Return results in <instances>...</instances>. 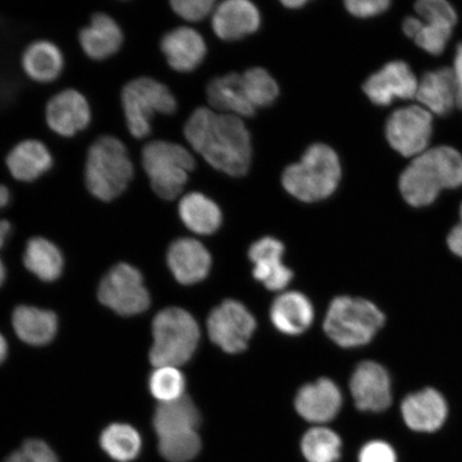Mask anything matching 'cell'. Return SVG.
<instances>
[{
    "instance_id": "cell-47",
    "label": "cell",
    "mask_w": 462,
    "mask_h": 462,
    "mask_svg": "<svg viewBox=\"0 0 462 462\" xmlns=\"http://www.w3.org/2000/svg\"><path fill=\"white\" fill-rule=\"evenodd\" d=\"M306 3H308L306 0H284V2H282L289 9L301 8Z\"/></svg>"
},
{
    "instance_id": "cell-15",
    "label": "cell",
    "mask_w": 462,
    "mask_h": 462,
    "mask_svg": "<svg viewBox=\"0 0 462 462\" xmlns=\"http://www.w3.org/2000/svg\"><path fill=\"white\" fill-rule=\"evenodd\" d=\"M79 44L83 53L94 61H104L117 55L125 43V32L112 15L95 14L88 24L79 32Z\"/></svg>"
},
{
    "instance_id": "cell-9",
    "label": "cell",
    "mask_w": 462,
    "mask_h": 462,
    "mask_svg": "<svg viewBox=\"0 0 462 462\" xmlns=\"http://www.w3.org/2000/svg\"><path fill=\"white\" fill-rule=\"evenodd\" d=\"M97 297L103 305L121 316L142 314L152 301L142 273L128 263L115 265L104 276Z\"/></svg>"
},
{
    "instance_id": "cell-25",
    "label": "cell",
    "mask_w": 462,
    "mask_h": 462,
    "mask_svg": "<svg viewBox=\"0 0 462 462\" xmlns=\"http://www.w3.org/2000/svg\"><path fill=\"white\" fill-rule=\"evenodd\" d=\"M417 99L439 116H444L457 106V85L453 69L442 68L426 73L419 83Z\"/></svg>"
},
{
    "instance_id": "cell-44",
    "label": "cell",
    "mask_w": 462,
    "mask_h": 462,
    "mask_svg": "<svg viewBox=\"0 0 462 462\" xmlns=\"http://www.w3.org/2000/svg\"><path fill=\"white\" fill-rule=\"evenodd\" d=\"M11 229H13V226H11V223L7 221V219H0V248L5 245V240L8 239L11 233Z\"/></svg>"
},
{
    "instance_id": "cell-12",
    "label": "cell",
    "mask_w": 462,
    "mask_h": 462,
    "mask_svg": "<svg viewBox=\"0 0 462 462\" xmlns=\"http://www.w3.org/2000/svg\"><path fill=\"white\" fill-rule=\"evenodd\" d=\"M44 119L56 135L71 138L84 132L91 124L92 108L88 99L78 89L56 92L45 104Z\"/></svg>"
},
{
    "instance_id": "cell-30",
    "label": "cell",
    "mask_w": 462,
    "mask_h": 462,
    "mask_svg": "<svg viewBox=\"0 0 462 462\" xmlns=\"http://www.w3.org/2000/svg\"><path fill=\"white\" fill-rule=\"evenodd\" d=\"M24 264L43 282H54L62 273L63 257L56 245L43 236H34L27 242Z\"/></svg>"
},
{
    "instance_id": "cell-29",
    "label": "cell",
    "mask_w": 462,
    "mask_h": 462,
    "mask_svg": "<svg viewBox=\"0 0 462 462\" xmlns=\"http://www.w3.org/2000/svg\"><path fill=\"white\" fill-rule=\"evenodd\" d=\"M199 423V410L187 395L180 400L160 403L153 417V426L158 437L198 430Z\"/></svg>"
},
{
    "instance_id": "cell-38",
    "label": "cell",
    "mask_w": 462,
    "mask_h": 462,
    "mask_svg": "<svg viewBox=\"0 0 462 462\" xmlns=\"http://www.w3.org/2000/svg\"><path fill=\"white\" fill-rule=\"evenodd\" d=\"M5 462H58V458L44 441L31 439L11 454Z\"/></svg>"
},
{
    "instance_id": "cell-27",
    "label": "cell",
    "mask_w": 462,
    "mask_h": 462,
    "mask_svg": "<svg viewBox=\"0 0 462 462\" xmlns=\"http://www.w3.org/2000/svg\"><path fill=\"white\" fill-rule=\"evenodd\" d=\"M178 212L182 223L196 235H212L221 227V210L204 194L192 192L182 196Z\"/></svg>"
},
{
    "instance_id": "cell-35",
    "label": "cell",
    "mask_w": 462,
    "mask_h": 462,
    "mask_svg": "<svg viewBox=\"0 0 462 462\" xmlns=\"http://www.w3.org/2000/svg\"><path fill=\"white\" fill-rule=\"evenodd\" d=\"M201 440L198 430L172 433L159 437V450L170 462H189L198 456Z\"/></svg>"
},
{
    "instance_id": "cell-8",
    "label": "cell",
    "mask_w": 462,
    "mask_h": 462,
    "mask_svg": "<svg viewBox=\"0 0 462 462\" xmlns=\"http://www.w3.org/2000/svg\"><path fill=\"white\" fill-rule=\"evenodd\" d=\"M384 321L383 311L368 300L338 297L328 308L323 328L334 343L354 348L371 342Z\"/></svg>"
},
{
    "instance_id": "cell-24",
    "label": "cell",
    "mask_w": 462,
    "mask_h": 462,
    "mask_svg": "<svg viewBox=\"0 0 462 462\" xmlns=\"http://www.w3.org/2000/svg\"><path fill=\"white\" fill-rule=\"evenodd\" d=\"M274 327L287 335L304 333L314 321V308L304 294L298 291L282 292L270 311Z\"/></svg>"
},
{
    "instance_id": "cell-14",
    "label": "cell",
    "mask_w": 462,
    "mask_h": 462,
    "mask_svg": "<svg viewBox=\"0 0 462 462\" xmlns=\"http://www.w3.org/2000/svg\"><path fill=\"white\" fill-rule=\"evenodd\" d=\"M350 391L356 408L361 411L381 412L391 406L390 375L378 363H361L352 374Z\"/></svg>"
},
{
    "instance_id": "cell-39",
    "label": "cell",
    "mask_w": 462,
    "mask_h": 462,
    "mask_svg": "<svg viewBox=\"0 0 462 462\" xmlns=\"http://www.w3.org/2000/svg\"><path fill=\"white\" fill-rule=\"evenodd\" d=\"M171 7L178 16L187 22H200L212 11L216 3L213 0H172Z\"/></svg>"
},
{
    "instance_id": "cell-32",
    "label": "cell",
    "mask_w": 462,
    "mask_h": 462,
    "mask_svg": "<svg viewBox=\"0 0 462 462\" xmlns=\"http://www.w3.org/2000/svg\"><path fill=\"white\" fill-rule=\"evenodd\" d=\"M342 446L337 433L322 426L306 432L301 442L302 453L308 462H337Z\"/></svg>"
},
{
    "instance_id": "cell-13",
    "label": "cell",
    "mask_w": 462,
    "mask_h": 462,
    "mask_svg": "<svg viewBox=\"0 0 462 462\" xmlns=\"http://www.w3.org/2000/svg\"><path fill=\"white\" fill-rule=\"evenodd\" d=\"M419 82L411 69L403 61H392L364 84L363 89L375 106H390L395 99H413Z\"/></svg>"
},
{
    "instance_id": "cell-2",
    "label": "cell",
    "mask_w": 462,
    "mask_h": 462,
    "mask_svg": "<svg viewBox=\"0 0 462 462\" xmlns=\"http://www.w3.org/2000/svg\"><path fill=\"white\" fill-rule=\"evenodd\" d=\"M134 177V162L119 137L99 136L87 150L84 182L92 198L102 202L118 199L128 190Z\"/></svg>"
},
{
    "instance_id": "cell-4",
    "label": "cell",
    "mask_w": 462,
    "mask_h": 462,
    "mask_svg": "<svg viewBox=\"0 0 462 462\" xmlns=\"http://www.w3.org/2000/svg\"><path fill=\"white\" fill-rule=\"evenodd\" d=\"M342 177L338 155L325 143H315L306 150L299 163L288 166L282 183L299 200L316 202L330 198Z\"/></svg>"
},
{
    "instance_id": "cell-21",
    "label": "cell",
    "mask_w": 462,
    "mask_h": 462,
    "mask_svg": "<svg viewBox=\"0 0 462 462\" xmlns=\"http://www.w3.org/2000/svg\"><path fill=\"white\" fill-rule=\"evenodd\" d=\"M66 60L61 49L46 39L29 43L21 56L23 72L33 83L48 85L56 82L65 70Z\"/></svg>"
},
{
    "instance_id": "cell-16",
    "label": "cell",
    "mask_w": 462,
    "mask_h": 462,
    "mask_svg": "<svg viewBox=\"0 0 462 462\" xmlns=\"http://www.w3.org/2000/svg\"><path fill=\"white\" fill-rule=\"evenodd\" d=\"M54 155L48 144L37 138L16 143L5 155V165L14 180L32 183L53 170Z\"/></svg>"
},
{
    "instance_id": "cell-20",
    "label": "cell",
    "mask_w": 462,
    "mask_h": 462,
    "mask_svg": "<svg viewBox=\"0 0 462 462\" xmlns=\"http://www.w3.org/2000/svg\"><path fill=\"white\" fill-rule=\"evenodd\" d=\"M284 245L271 236L254 244L248 256L254 263V277L271 291H282L292 280V271L282 263Z\"/></svg>"
},
{
    "instance_id": "cell-28",
    "label": "cell",
    "mask_w": 462,
    "mask_h": 462,
    "mask_svg": "<svg viewBox=\"0 0 462 462\" xmlns=\"http://www.w3.org/2000/svg\"><path fill=\"white\" fill-rule=\"evenodd\" d=\"M14 331L23 342L43 346L53 340L58 330L57 316L51 310L19 306L13 316Z\"/></svg>"
},
{
    "instance_id": "cell-43",
    "label": "cell",
    "mask_w": 462,
    "mask_h": 462,
    "mask_svg": "<svg viewBox=\"0 0 462 462\" xmlns=\"http://www.w3.org/2000/svg\"><path fill=\"white\" fill-rule=\"evenodd\" d=\"M454 75L456 85H457V106L462 108V43L458 45L456 51Z\"/></svg>"
},
{
    "instance_id": "cell-7",
    "label": "cell",
    "mask_w": 462,
    "mask_h": 462,
    "mask_svg": "<svg viewBox=\"0 0 462 462\" xmlns=\"http://www.w3.org/2000/svg\"><path fill=\"white\" fill-rule=\"evenodd\" d=\"M153 344L150 362L154 367H179L190 360L198 348L200 330L189 311L170 308L160 311L152 323Z\"/></svg>"
},
{
    "instance_id": "cell-5",
    "label": "cell",
    "mask_w": 462,
    "mask_h": 462,
    "mask_svg": "<svg viewBox=\"0 0 462 462\" xmlns=\"http://www.w3.org/2000/svg\"><path fill=\"white\" fill-rule=\"evenodd\" d=\"M141 164L152 192L161 199L171 201L180 198L196 162L182 144L155 140L143 144Z\"/></svg>"
},
{
    "instance_id": "cell-3",
    "label": "cell",
    "mask_w": 462,
    "mask_h": 462,
    "mask_svg": "<svg viewBox=\"0 0 462 462\" xmlns=\"http://www.w3.org/2000/svg\"><path fill=\"white\" fill-rule=\"evenodd\" d=\"M462 184V157L455 149L441 146L427 150L403 171L400 180L402 198L413 207L429 206L444 189Z\"/></svg>"
},
{
    "instance_id": "cell-45",
    "label": "cell",
    "mask_w": 462,
    "mask_h": 462,
    "mask_svg": "<svg viewBox=\"0 0 462 462\" xmlns=\"http://www.w3.org/2000/svg\"><path fill=\"white\" fill-rule=\"evenodd\" d=\"M11 198H13V196H11L9 188L0 183V210L9 206Z\"/></svg>"
},
{
    "instance_id": "cell-26",
    "label": "cell",
    "mask_w": 462,
    "mask_h": 462,
    "mask_svg": "<svg viewBox=\"0 0 462 462\" xmlns=\"http://www.w3.org/2000/svg\"><path fill=\"white\" fill-rule=\"evenodd\" d=\"M207 97L212 108L224 114L252 117L256 113L245 94L240 74L213 79L207 87Z\"/></svg>"
},
{
    "instance_id": "cell-48",
    "label": "cell",
    "mask_w": 462,
    "mask_h": 462,
    "mask_svg": "<svg viewBox=\"0 0 462 462\" xmlns=\"http://www.w3.org/2000/svg\"><path fill=\"white\" fill-rule=\"evenodd\" d=\"M5 279V269L3 260H2V258H0V286L3 285Z\"/></svg>"
},
{
    "instance_id": "cell-6",
    "label": "cell",
    "mask_w": 462,
    "mask_h": 462,
    "mask_svg": "<svg viewBox=\"0 0 462 462\" xmlns=\"http://www.w3.org/2000/svg\"><path fill=\"white\" fill-rule=\"evenodd\" d=\"M120 103L126 129L138 141L152 134L155 116L175 114L178 107L169 87L150 77L135 78L125 84Z\"/></svg>"
},
{
    "instance_id": "cell-19",
    "label": "cell",
    "mask_w": 462,
    "mask_h": 462,
    "mask_svg": "<svg viewBox=\"0 0 462 462\" xmlns=\"http://www.w3.org/2000/svg\"><path fill=\"white\" fill-rule=\"evenodd\" d=\"M167 263L175 279L183 285L204 281L211 269V255L206 246L193 238L172 242L167 252Z\"/></svg>"
},
{
    "instance_id": "cell-1",
    "label": "cell",
    "mask_w": 462,
    "mask_h": 462,
    "mask_svg": "<svg viewBox=\"0 0 462 462\" xmlns=\"http://www.w3.org/2000/svg\"><path fill=\"white\" fill-rule=\"evenodd\" d=\"M183 132L189 146L213 169L231 177L245 176L250 170L251 136L238 116L199 107L189 116Z\"/></svg>"
},
{
    "instance_id": "cell-42",
    "label": "cell",
    "mask_w": 462,
    "mask_h": 462,
    "mask_svg": "<svg viewBox=\"0 0 462 462\" xmlns=\"http://www.w3.org/2000/svg\"><path fill=\"white\" fill-rule=\"evenodd\" d=\"M448 245L456 255L462 257V205L460 208V222L450 231Z\"/></svg>"
},
{
    "instance_id": "cell-11",
    "label": "cell",
    "mask_w": 462,
    "mask_h": 462,
    "mask_svg": "<svg viewBox=\"0 0 462 462\" xmlns=\"http://www.w3.org/2000/svg\"><path fill=\"white\" fill-rule=\"evenodd\" d=\"M431 125V114L423 107L413 106L397 109L386 123V138L392 148L403 157H419L429 146Z\"/></svg>"
},
{
    "instance_id": "cell-33",
    "label": "cell",
    "mask_w": 462,
    "mask_h": 462,
    "mask_svg": "<svg viewBox=\"0 0 462 462\" xmlns=\"http://www.w3.org/2000/svg\"><path fill=\"white\" fill-rule=\"evenodd\" d=\"M402 29L409 38L414 39L420 48L432 55L442 53L452 34V28L429 24L415 17L404 20Z\"/></svg>"
},
{
    "instance_id": "cell-10",
    "label": "cell",
    "mask_w": 462,
    "mask_h": 462,
    "mask_svg": "<svg viewBox=\"0 0 462 462\" xmlns=\"http://www.w3.org/2000/svg\"><path fill=\"white\" fill-rule=\"evenodd\" d=\"M207 325L212 343L235 355L247 348L255 332L256 320L244 304L226 300L212 310Z\"/></svg>"
},
{
    "instance_id": "cell-22",
    "label": "cell",
    "mask_w": 462,
    "mask_h": 462,
    "mask_svg": "<svg viewBox=\"0 0 462 462\" xmlns=\"http://www.w3.org/2000/svg\"><path fill=\"white\" fill-rule=\"evenodd\" d=\"M402 413L410 430L433 432L446 421L448 406L440 393L427 388L404 398Z\"/></svg>"
},
{
    "instance_id": "cell-23",
    "label": "cell",
    "mask_w": 462,
    "mask_h": 462,
    "mask_svg": "<svg viewBox=\"0 0 462 462\" xmlns=\"http://www.w3.org/2000/svg\"><path fill=\"white\" fill-rule=\"evenodd\" d=\"M260 14L256 5L247 0H226L212 15V28L219 39L235 42L257 31Z\"/></svg>"
},
{
    "instance_id": "cell-17",
    "label": "cell",
    "mask_w": 462,
    "mask_h": 462,
    "mask_svg": "<svg viewBox=\"0 0 462 462\" xmlns=\"http://www.w3.org/2000/svg\"><path fill=\"white\" fill-rule=\"evenodd\" d=\"M294 406L305 420L325 424L337 418L343 406V396L332 380L321 378L300 389Z\"/></svg>"
},
{
    "instance_id": "cell-37",
    "label": "cell",
    "mask_w": 462,
    "mask_h": 462,
    "mask_svg": "<svg viewBox=\"0 0 462 462\" xmlns=\"http://www.w3.org/2000/svg\"><path fill=\"white\" fill-rule=\"evenodd\" d=\"M415 11L430 24L453 29L457 22L454 8L444 0H420L415 4Z\"/></svg>"
},
{
    "instance_id": "cell-36",
    "label": "cell",
    "mask_w": 462,
    "mask_h": 462,
    "mask_svg": "<svg viewBox=\"0 0 462 462\" xmlns=\"http://www.w3.org/2000/svg\"><path fill=\"white\" fill-rule=\"evenodd\" d=\"M149 389L160 403L180 400L186 395V379L178 367H155L150 375Z\"/></svg>"
},
{
    "instance_id": "cell-34",
    "label": "cell",
    "mask_w": 462,
    "mask_h": 462,
    "mask_svg": "<svg viewBox=\"0 0 462 462\" xmlns=\"http://www.w3.org/2000/svg\"><path fill=\"white\" fill-rule=\"evenodd\" d=\"M248 102L255 108L267 107L280 95L279 85L263 68H253L241 75Z\"/></svg>"
},
{
    "instance_id": "cell-41",
    "label": "cell",
    "mask_w": 462,
    "mask_h": 462,
    "mask_svg": "<svg viewBox=\"0 0 462 462\" xmlns=\"http://www.w3.org/2000/svg\"><path fill=\"white\" fill-rule=\"evenodd\" d=\"M390 5L389 0H348L345 3L346 9L352 15L363 17V19L383 14Z\"/></svg>"
},
{
    "instance_id": "cell-46",
    "label": "cell",
    "mask_w": 462,
    "mask_h": 462,
    "mask_svg": "<svg viewBox=\"0 0 462 462\" xmlns=\"http://www.w3.org/2000/svg\"><path fill=\"white\" fill-rule=\"evenodd\" d=\"M8 355V345L5 337L0 334V364H2Z\"/></svg>"
},
{
    "instance_id": "cell-31",
    "label": "cell",
    "mask_w": 462,
    "mask_h": 462,
    "mask_svg": "<svg viewBox=\"0 0 462 462\" xmlns=\"http://www.w3.org/2000/svg\"><path fill=\"white\" fill-rule=\"evenodd\" d=\"M100 446L113 460L130 462L140 455L143 442L140 433L134 427L115 423L103 430Z\"/></svg>"
},
{
    "instance_id": "cell-40",
    "label": "cell",
    "mask_w": 462,
    "mask_h": 462,
    "mask_svg": "<svg viewBox=\"0 0 462 462\" xmlns=\"http://www.w3.org/2000/svg\"><path fill=\"white\" fill-rule=\"evenodd\" d=\"M359 462H396L395 450L383 441H372L362 448Z\"/></svg>"
},
{
    "instance_id": "cell-18",
    "label": "cell",
    "mask_w": 462,
    "mask_h": 462,
    "mask_svg": "<svg viewBox=\"0 0 462 462\" xmlns=\"http://www.w3.org/2000/svg\"><path fill=\"white\" fill-rule=\"evenodd\" d=\"M160 49L172 70L180 73L194 71L207 54L204 38L194 28L188 26L167 32L161 39Z\"/></svg>"
}]
</instances>
